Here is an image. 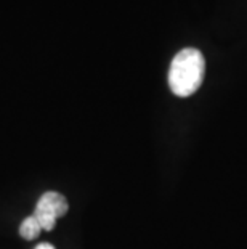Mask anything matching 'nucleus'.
Returning <instances> with one entry per match:
<instances>
[{"label":"nucleus","mask_w":247,"mask_h":249,"mask_svg":"<svg viewBox=\"0 0 247 249\" xmlns=\"http://www.w3.org/2000/svg\"><path fill=\"white\" fill-rule=\"evenodd\" d=\"M67 213V201L63 195L56 192H49L42 195V198L37 201L35 206L34 217L40 224L42 230H53L56 219L66 215Z\"/></svg>","instance_id":"nucleus-2"},{"label":"nucleus","mask_w":247,"mask_h":249,"mask_svg":"<svg viewBox=\"0 0 247 249\" xmlns=\"http://www.w3.org/2000/svg\"><path fill=\"white\" fill-rule=\"evenodd\" d=\"M40 231H42V227L34 215L26 217L19 227V235L21 238H24V240H34V238H37L40 235Z\"/></svg>","instance_id":"nucleus-3"},{"label":"nucleus","mask_w":247,"mask_h":249,"mask_svg":"<svg viewBox=\"0 0 247 249\" xmlns=\"http://www.w3.org/2000/svg\"><path fill=\"white\" fill-rule=\"evenodd\" d=\"M35 249H55V246H51L50 243H40Z\"/></svg>","instance_id":"nucleus-4"},{"label":"nucleus","mask_w":247,"mask_h":249,"mask_svg":"<svg viewBox=\"0 0 247 249\" xmlns=\"http://www.w3.org/2000/svg\"><path fill=\"white\" fill-rule=\"evenodd\" d=\"M206 60L198 49H183L173 56L169 70V87L177 97H190L201 87Z\"/></svg>","instance_id":"nucleus-1"}]
</instances>
